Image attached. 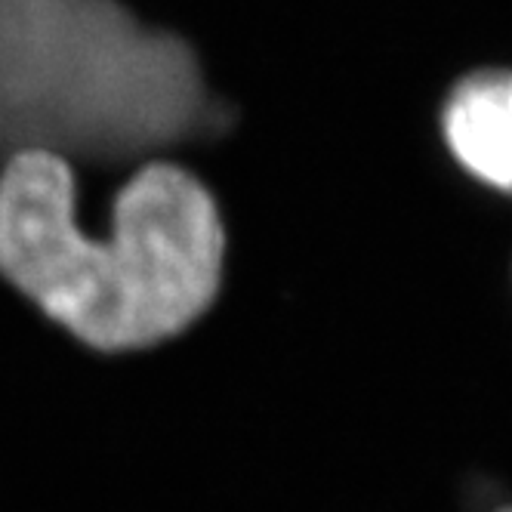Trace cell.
<instances>
[{"instance_id": "obj_2", "label": "cell", "mask_w": 512, "mask_h": 512, "mask_svg": "<svg viewBox=\"0 0 512 512\" xmlns=\"http://www.w3.org/2000/svg\"><path fill=\"white\" fill-rule=\"evenodd\" d=\"M192 50L115 0H0V155L130 158L198 118Z\"/></svg>"}, {"instance_id": "obj_3", "label": "cell", "mask_w": 512, "mask_h": 512, "mask_svg": "<svg viewBox=\"0 0 512 512\" xmlns=\"http://www.w3.org/2000/svg\"><path fill=\"white\" fill-rule=\"evenodd\" d=\"M442 139L469 179L512 198V68H479L454 84Z\"/></svg>"}, {"instance_id": "obj_1", "label": "cell", "mask_w": 512, "mask_h": 512, "mask_svg": "<svg viewBox=\"0 0 512 512\" xmlns=\"http://www.w3.org/2000/svg\"><path fill=\"white\" fill-rule=\"evenodd\" d=\"M223 263L219 207L176 164H145L118 192L105 235L78 223L65 158L25 152L0 173V275L93 349L130 352L182 334L210 309Z\"/></svg>"}, {"instance_id": "obj_4", "label": "cell", "mask_w": 512, "mask_h": 512, "mask_svg": "<svg viewBox=\"0 0 512 512\" xmlns=\"http://www.w3.org/2000/svg\"><path fill=\"white\" fill-rule=\"evenodd\" d=\"M497 512H512V506H503V509H497Z\"/></svg>"}]
</instances>
